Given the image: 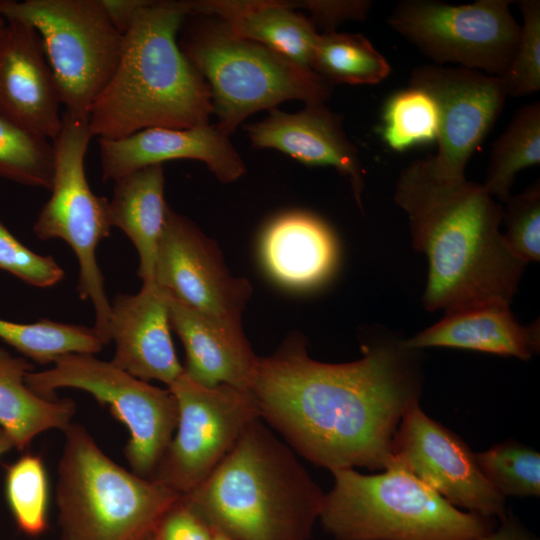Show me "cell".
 <instances>
[{
	"label": "cell",
	"instance_id": "1",
	"mask_svg": "<svg viewBox=\"0 0 540 540\" xmlns=\"http://www.w3.org/2000/svg\"><path fill=\"white\" fill-rule=\"evenodd\" d=\"M403 341L382 335L362 358L331 364L309 357L302 337L288 338L259 357L250 391L260 418L316 466L386 469L399 423L422 389L420 350Z\"/></svg>",
	"mask_w": 540,
	"mask_h": 540
},
{
	"label": "cell",
	"instance_id": "2",
	"mask_svg": "<svg viewBox=\"0 0 540 540\" xmlns=\"http://www.w3.org/2000/svg\"><path fill=\"white\" fill-rule=\"evenodd\" d=\"M393 198L428 260L426 310L511 303L526 264L505 243L504 209L482 184L439 178L418 159L401 170Z\"/></svg>",
	"mask_w": 540,
	"mask_h": 540
},
{
	"label": "cell",
	"instance_id": "3",
	"mask_svg": "<svg viewBox=\"0 0 540 540\" xmlns=\"http://www.w3.org/2000/svg\"><path fill=\"white\" fill-rule=\"evenodd\" d=\"M325 493L259 417L182 503L234 540H308Z\"/></svg>",
	"mask_w": 540,
	"mask_h": 540
},
{
	"label": "cell",
	"instance_id": "4",
	"mask_svg": "<svg viewBox=\"0 0 540 540\" xmlns=\"http://www.w3.org/2000/svg\"><path fill=\"white\" fill-rule=\"evenodd\" d=\"M186 1H150L135 12L116 69L94 100L88 122L98 139H119L152 127L209 124V88L178 44Z\"/></svg>",
	"mask_w": 540,
	"mask_h": 540
},
{
	"label": "cell",
	"instance_id": "5",
	"mask_svg": "<svg viewBox=\"0 0 540 540\" xmlns=\"http://www.w3.org/2000/svg\"><path fill=\"white\" fill-rule=\"evenodd\" d=\"M55 499L61 540H148L181 495L109 458L87 429L64 431Z\"/></svg>",
	"mask_w": 540,
	"mask_h": 540
},
{
	"label": "cell",
	"instance_id": "6",
	"mask_svg": "<svg viewBox=\"0 0 540 540\" xmlns=\"http://www.w3.org/2000/svg\"><path fill=\"white\" fill-rule=\"evenodd\" d=\"M319 520L335 540H476L492 518L465 512L395 461L374 475L331 472Z\"/></svg>",
	"mask_w": 540,
	"mask_h": 540
},
{
	"label": "cell",
	"instance_id": "7",
	"mask_svg": "<svg viewBox=\"0 0 540 540\" xmlns=\"http://www.w3.org/2000/svg\"><path fill=\"white\" fill-rule=\"evenodd\" d=\"M178 44L205 80L215 124L229 135L251 114L284 101L324 103L333 87L311 69L274 50L233 35L218 19L188 15Z\"/></svg>",
	"mask_w": 540,
	"mask_h": 540
},
{
	"label": "cell",
	"instance_id": "8",
	"mask_svg": "<svg viewBox=\"0 0 540 540\" xmlns=\"http://www.w3.org/2000/svg\"><path fill=\"white\" fill-rule=\"evenodd\" d=\"M1 17L38 33L61 104L88 117L116 69L123 41L101 0H5Z\"/></svg>",
	"mask_w": 540,
	"mask_h": 540
},
{
	"label": "cell",
	"instance_id": "9",
	"mask_svg": "<svg viewBox=\"0 0 540 540\" xmlns=\"http://www.w3.org/2000/svg\"><path fill=\"white\" fill-rule=\"evenodd\" d=\"M92 137L88 117L62 113V126L53 140L51 196L33 231L41 240L62 239L74 251L80 266L78 294L91 301L96 316L93 329L105 345L110 342L111 303L95 253L99 242L109 237L111 226L108 199L96 196L86 178L85 156Z\"/></svg>",
	"mask_w": 540,
	"mask_h": 540
},
{
	"label": "cell",
	"instance_id": "10",
	"mask_svg": "<svg viewBox=\"0 0 540 540\" xmlns=\"http://www.w3.org/2000/svg\"><path fill=\"white\" fill-rule=\"evenodd\" d=\"M49 369L29 372L25 383L39 396L54 399L59 388H76L93 395L123 423L130 434L124 449L131 471L151 478L178 421L174 395L140 380L93 354L70 353L57 357Z\"/></svg>",
	"mask_w": 540,
	"mask_h": 540
},
{
	"label": "cell",
	"instance_id": "11",
	"mask_svg": "<svg viewBox=\"0 0 540 540\" xmlns=\"http://www.w3.org/2000/svg\"><path fill=\"white\" fill-rule=\"evenodd\" d=\"M510 3L404 0L387 22L435 65L455 64L500 77L511 64L521 32Z\"/></svg>",
	"mask_w": 540,
	"mask_h": 540
},
{
	"label": "cell",
	"instance_id": "12",
	"mask_svg": "<svg viewBox=\"0 0 540 540\" xmlns=\"http://www.w3.org/2000/svg\"><path fill=\"white\" fill-rule=\"evenodd\" d=\"M167 388L177 402V427L151 478L183 496L213 471L260 412L250 390L204 386L185 371Z\"/></svg>",
	"mask_w": 540,
	"mask_h": 540
},
{
	"label": "cell",
	"instance_id": "13",
	"mask_svg": "<svg viewBox=\"0 0 540 540\" xmlns=\"http://www.w3.org/2000/svg\"><path fill=\"white\" fill-rule=\"evenodd\" d=\"M409 87L421 89L439 112L438 149L425 158L430 171L447 180L465 179L467 163L500 116L508 97L503 81L478 70L424 64Z\"/></svg>",
	"mask_w": 540,
	"mask_h": 540
},
{
	"label": "cell",
	"instance_id": "14",
	"mask_svg": "<svg viewBox=\"0 0 540 540\" xmlns=\"http://www.w3.org/2000/svg\"><path fill=\"white\" fill-rule=\"evenodd\" d=\"M154 279L183 305L227 327L242 329L241 313L251 294L249 282L232 276L214 242L169 205Z\"/></svg>",
	"mask_w": 540,
	"mask_h": 540
},
{
	"label": "cell",
	"instance_id": "15",
	"mask_svg": "<svg viewBox=\"0 0 540 540\" xmlns=\"http://www.w3.org/2000/svg\"><path fill=\"white\" fill-rule=\"evenodd\" d=\"M394 461L451 505L483 517H505L503 497L483 476L469 446L413 403L404 413L392 443Z\"/></svg>",
	"mask_w": 540,
	"mask_h": 540
},
{
	"label": "cell",
	"instance_id": "16",
	"mask_svg": "<svg viewBox=\"0 0 540 540\" xmlns=\"http://www.w3.org/2000/svg\"><path fill=\"white\" fill-rule=\"evenodd\" d=\"M98 146L103 181H116L135 170L178 159L205 163L224 183L236 181L246 172L229 135L215 124L146 128L119 139H98Z\"/></svg>",
	"mask_w": 540,
	"mask_h": 540
},
{
	"label": "cell",
	"instance_id": "17",
	"mask_svg": "<svg viewBox=\"0 0 540 540\" xmlns=\"http://www.w3.org/2000/svg\"><path fill=\"white\" fill-rule=\"evenodd\" d=\"M61 105L38 33L7 21L0 36V114L53 141L62 126Z\"/></svg>",
	"mask_w": 540,
	"mask_h": 540
},
{
	"label": "cell",
	"instance_id": "18",
	"mask_svg": "<svg viewBox=\"0 0 540 540\" xmlns=\"http://www.w3.org/2000/svg\"><path fill=\"white\" fill-rule=\"evenodd\" d=\"M110 341L116 367L143 380L172 384L184 371L171 338L168 293L156 281L134 295L118 294L111 303Z\"/></svg>",
	"mask_w": 540,
	"mask_h": 540
},
{
	"label": "cell",
	"instance_id": "19",
	"mask_svg": "<svg viewBox=\"0 0 540 540\" xmlns=\"http://www.w3.org/2000/svg\"><path fill=\"white\" fill-rule=\"evenodd\" d=\"M343 117L324 103H307L296 112L268 110L261 121L245 126L253 147L274 149L308 166H331L346 176L362 207L363 170L356 146L348 139Z\"/></svg>",
	"mask_w": 540,
	"mask_h": 540
},
{
	"label": "cell",
	"instance_id": "20",
	"mask_svg": "<svg viewBox=\"0 0 540 540\" xmlns=\"http://www.w3.org/2000/svg\"><path fill=\"white\" fill-rule=\"evenodd\" d=\"M261 261L272 279L296 290L316 288L334 274L337 238L320 217L291 211L272 219L260 238Z\"/></svg>",
	"mask_w": 540,
	"mask_h": 540
},
{
	"label": "cell",
	"instance_id": "21",
	"mask_svg": "<svg viewBox=\"0 0 540 540\" xmlns=\"http://www.w3.org/2000/svg\"><path fill=\"white\" fill-rule=\"evenodd\" d=\"M168 300L171 327L185 348V373L204 386L225 384L250 390L259 357L243 330L227 327L169 294Z\"/></svg>",
	"mask_w": 540,
	"mask_h": 540
},
{
	"label": "cell",
	"instance_id": "22",
	"mask_svg": "<svg viewBox=\"0 0 540 540\" xmlns=\"http://www.w3.org/2000/svg\"><path fill=\"white\" fill-rule=\"evenodd\" d=\"M409 349L446 347L531 359L540 348L539 320L521 325L510 304L485 303L445 313L437 323L404 339Z\"/></svg>",
	"mask_w": 540,
	"mask_h": 540
},
{
	"label": "cell",
	"instance_id": "23",
	"mask_svg": "<svg viewBox=\"0 0 540 540\" xmlns=\"http://www.w3.org/2000/svg\"><path fill=\"white\" fill-rule=\"evenodd\" d=\"M186 6L188 15L216 18L233 35L260 43L311 69L319 33L311 19L295 10V2L199 0L186 1Z\"/></svg>",
	"mask_w": 540,
	"mask_h": 540
},
{
	"label": "cell",
	"instance_id": "24",
	"mask_svg": "<svg viewBox=\"0 0 540 540\" xmlns=\"http://www.w3.org/2000/svg\"><path fill=\"white\" fill-rule=\"evenodd\" d=\"M168 204L164 199L163 165L135 170L115 181L108 200L111 227L123 231L134 244L139 256L138 275L143 281H154L158 243Z\"/></svg>",
	"mask_w": 540,
	"mask_h": 540
},
{
	"label": "cell",
	"instance_id": "25",
	"mask_svg": "<svg viewBox=\"0 0 540 540\" xmlns=\"http://www.w3.org/2000/svg\"><path fill=\"white\" fill-rule=\"evenodd\" d=\"M33 365L0 347V426L18 450H25L45 431H64L71 423L76 404L69 398L50 399L34 393L25 383Z\"/></svg>",
	"mask_w": 540,
	"mask_h": 540
},
{
	"label": "cell",
	"instance_id": "26",
	"mask_svg": "<svg viewBox=\"0 0 540 540\" xmlns=\"http://www.w3.org/2000/svg\"><path fill=\"white\" fill-rule=\"evenodd\" d=\"M540 163V103L520 108L494 143L482 186L501 202L510 196L521 170Z\"/></svg>",
	"mask_w": 540,
	"mask_h": 540
},
{
	"label": "cell",
	"instance_id": "27",
	"mask_svg": "<svg viewBox=\"0 0 540 540\" xmlns=\"http://www.w3.org/2000/svg\"><path fill=\"white\" fill-rule=\"evenodd\" d=\"M311 70L333 83L377 84L390 73L386 58L361 34L319 33Z\"/></svg>",
	"mask_w": 540,
	"mask_h": 540
},
{
	"label": "cell",
	"instance_id": "28",
	"mask_svg": "<svg viewBox=\"0 0 540 540\" xmlns=\"http://www.w3.org/2000/svg\"><path fill=\"white\" fill-rule=\"evenodd\" d=\"M0 339L41 365L65 354H95L104 346L93 328L47 319L32 324L0 319Z\"/></svg>",
	"mask_w": 540,
	"mask_h": 540
},
{
	"label": "cell",
	"instance_id": "29",
	"mask_svg": "<svg viewBox=\"0 0 540 540\" xmlns=\"http://www.w3.org/2000/svg\"><path fill=\"white\" fill-rule=\"evenodd\" d=\"M53 171V141L0 114V177L50 190Z\"/></svg>",
	"mask_w": 540,
	"mask_h": 540
},
{
	"label": "cell",
	"instance_id": "30",
	"mask_svg": "<svg viewBox=\"0 0 540 540\" xmlns=\"http://www.w3.org/2000/svg\"><path fill=\"white\" fill-rule=\"evenodd\" d=\"M5 494L18 529L38 537L48 528L49 485L41 457L25 454L7 467Z\"/></svg>",
	"mask_w": 540,
	"mask_h": 540
},
{
	"label": "cell",
	"instance_id": "31",
	"mask_svg": "<svg viewBox=\"0 0 540 540\" xmlns=\"http://www.w3.org/2000/svg\"><path fill=\"white\" fill-rule=\"evenodd\" d=\"M475 459L483 476L503 497L540 495V454L532 447L509 440L475 453Z\"/></svg>",
	"mask_w": 540,
	"mask_h": 540
},
{
	"label": "cell",
	"instance_id": "32",
	"mask_svg": "<svg viewBox=\"0 0 540 540\" xmlns=\"http://www.w3.org/2000/svg\"><path fill=\"white\" fill-rule=\"evenodd\" d=\"M438 130V108L425 91L409 87L387 102L383 137L391 149L402 151L415 144L436 141Z\"/></svg>",
	"mask_w": 540,
	"mask_h": 540
},
{
	"label": "cell",
	"instance_id": "33",
	"mask_svg": "<svg viewBox=\"0 0 540 540\" xmlns=\"http://www.w3.org/2000/svg\"><path fill=\"white\" fill-rule=\"evenodd\" d=\"M523 25L508 70L500 76L508 96H526L540 89V1L521 0Z\"/></svg>",
	"mask_w": 540,
	"mask_h": 540
},
{
	"label": "cell",
	"instance_id": "34",
	"mask_svg": "<svg viewBox=\"0 0 540 540\" xmlns=\"http://www.w3.org/2000/svg\"><path fill=\"white\" fill-rule=\"evenodd\" d=\"M503 234L509 249L526 265L540 260V186L534 184L505 202Z\"/></svg>",
	"mask_w": 540,
	"mask_h": 540
},
{
	"label": "cell",
	"instance_id": "35",
	"mask_svg": "<svg viewBox=\"0 0 540 540\" xmlns=\"http://www.w3.org/2000/svg\"><path fill=\"white\" fill-rule=\"evenodd\" d=\"M0 270L40 288L61 281L64 271L51 256L39 255L24 246L0 221Z\"/></svg>",
	"mask_w": 540,
	"mask_h": 540
},
{
	"label": "cell",
	"instance_id": "36",
	"mask_svg": "<svg viewBox=\"0 0 540 540\" xmlns=\"http://www.w3.org/2000/svg\"><path fill=\"white\" fill-rule=\"evenodd\" d=\"M296 9L304 8L311 12V21L323 28L322 33L335 32V28L347 20H364L371 7L370 1H330L310 0L295 2Z\"/></svg>",
	"mask_w": 540,
	"mask_h": 540
},
{
	"label": "cell",
	"instance_id": "37",
	"mask_svg": "<svg viewBox=\"0 0 540 540\" xmlns=\"http://www.w3.org/2000/svg\"><path fill=\"white\" fill-rule=\"evenodd\" d=\"M211 530L181 501L164 516L156 530L157 540H210Z\"/></svg>",
	"mask_w": 540,
	"mask_h": 540
},
{
	"label": "cell",
	"instance_id": "38",
	"mask_svg": "<svg viewBox=\"0 0 540 540\" xmlns=\"http://www.w3.org/2000/svg\"><path fill=\"white\" fill-rule=\"evenodd\" d=\"M476 540H539L521 521L511 512H507L500 520V525L487 535Z\"/></svg>",
	"mask_w": 540,
	"mask_h": 540
},
{
	"label": "cell",
	"instance_id": "39",
	"mask_svg": "<svg viewBox=\"0 0 540 540\" xmlns=\"http://www.w3.org/2000/svg\"><path fill=\"white\" fill-rule=\"evenodd\" d=\"M145 0H101L115 28L123 35L135 12Z\"/></svg>",
	"mask_w": 540,
	"mask_h": 540
},
{
	"label": "cell",
	"instance_id": "40",
	"mask_svg": "<svg viewBox=\"0 0 540 540\" xmlns=\"http://www.w3.org/2000/svg\"><path fill=\"white\" fill-rule=\"evenodd\" d=\"M14 448V443L7 432L0 426V456Z\"/></svg>",
	"mask_w": 540,
	"mask_h": 540
},
{
	"label": "cell",
	"instance_id": "41",
	"mask_svg": "<svg viewBox=\"0 0 540 540\" xmlns=\"http://www.w3.org/2000/svg\"><path fill=\"white\" fill-rule=\"evenodd\" d=\"M211 532H212V535H211L210 540H234L224 534L213 532V531Z\"/></svg>",
	"mask_w": 540,
	"mask_h": 540
},
{
	"label": "cell",
	"instance_id": "42",
	"mask_svg": "<svg viewBox=\"0 0 540 540\" xmlns=\"http://www.w3.org/2000/svg\"><path fill=\"white\" fill-rule=\"evenodd\" d=\"M6 25H7V21L0 17V36L3 34L5 28H6Z\"/></svg>",
	"mask_w": 540,
	"mask_h": 540
},
{
	"label": "cell",
	"instance_id": "43",
	"mask_svg": "<svg viewBox=\"0 0 540 540\" xmlns=\"http://www.w3.org/2000/svg\"><path fill=\"white\" fill-rule=\"evenodd\" d=\"M4 1H5V0H0V17H1V9H2V6H3V4H4Z\"/></svg>",
	"mask_w": 540,
	"mask_h": 540
},
{
	"label": "cell",
	"instance_id": "44",
	"mask_svg": "<svg viewBox=\"0 0 540 540\" xmlns=\"http://www.w3.org/2000/svg\"><path fill=\"white\" fill-rule=\"evenodd\" d=\"M148 540H157V538H156V534H155V535H153V536H152L151 538H149Z\"/></svg>",
	"mask_w": 540,
	"mask_h": 540
}]
</instances>
